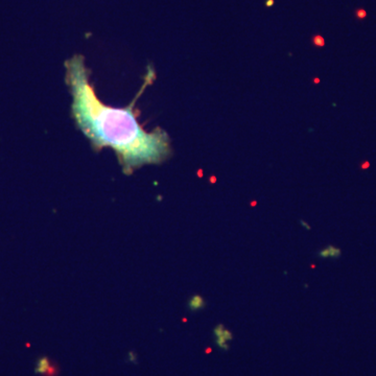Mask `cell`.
Wrapping results in <instances>:
<instances>
[{
    "instance_id": "cell-2",
    "label": "cell",
    "mask_w": 376,
    "mask_h": 376,
    "mask_svg": "<svg viewBox=\"0 0 376 376\" xmlns=\"http://www.w3.org/2000/svg\"><path fill=\"white\" fill-rule=\"evenodd\" d=\"M215 336L217 345L223 350H228L229 343L233 340L232 333L228 331V329L225 328L223 325H219L215 328Z\"/></svg>"
},
{
    "instance_id": "cell-8",
    "label": "cell",
    "mask_w": 376,
    "mask_h": 376,
    "mask_svg": "<svg viewBox=\"0 0 376 376\" xmlns=\"http://www.w3.org/2000/svg\"><path fill=\"white\" fill-rule=\"evenodd\" d=\"M267 7H272L274 5V0H268V2L266 3Z\"/></svg>"
},
{
    "instance_id": "cell-3",
    "label": "cell",
    "mask_w": 376,
    "mask_h": 376,
    "mask_svg": "<svg viewBox=\"0 0 376 376\" xmlns=\"http://www.w3.org/2000/svg\"><path fill=\"white\" fill-rule=\"evenodd\" d=\"M205 307V301L204 299L200 296V295H196L194 296L191 301H190V309L191 311H200L203 310V308Z\"/></svg>"
},
{
    "instance_id": "cell-6",
    "label": "cell",
    "mask_w": 376,
    "mask_h": 376,
    "mask_svg": "<svg viewBox=\"0 0 376 376\" xmlns=\"http://www.w3.org/2000/svg\"><path fill=\"white\" fill-rule=\"evenodd\" d=\"M314 42L316 45H324V40L321 37H315Z\"/></svg>"
},
{
    "instance_id": "cell-1",
    "label": "cell",
    "mask_w": 376,
    "mask_h": 376,
    "mask_svg": "<svg viewBox=\"0 0 376 376\" xmlns=\"http://www.w3.org/2000/svg\"><path fill=\"white\" fill-rule=\"evenodd\" d=\"M90 75L83 56L76 55L65 62V82L73 98L72 116L92 149L98 152L105 148L113 150L127 175L146 164L167 160L171 155L168 134L160 129L147 132L134 113L136 101L152 83L154 74L148 75L136 99L122 108L105 105L98 98Z\"/></svg>"
},
{
    "instance_id": "cell-4",
    "label": "cell",
    "mask_w": 376,
    "mask_h": 376,
    "mask_svg": "<svg viewBox=\"0 0 376 376\" xmlns=\"http://www.w3.org/2000/svg\"><path fill=\"white\" fill-rule=\"evenodd\" d=\"M51 366H52V364H51L50 360L47 359V358H43V359H41L39 361L38 367L36 369V372L45 376V374L47 373V371H49V369L51 368Z\"/></svg>"
},
{
    "instance_id": "cell-7",
    "label": "cell",
    "mask_w": 376,
    "mask_h": 376,
    "mask_svg": "<svg viewBox=\"0 0 376 376\" xmlns=\"http://www.w3.org/2000/svg\"><path fill=\"white\" fill-rule=\"evenodd\" d=\"M366 16V12L365 11H359L358 12V17H360V18H364Z\"/></svg>"
},
{
    "instance_id": "cell-5",
    "label": "cell",
    "mask_w": 376,
    "mask_h": 376,
    "mask_svg": "<svg viewBox=\"0 0 376 376\" xmlns=\"http://www.w3.org/2000/svg\"><path fill=\"white\" fill-rule=\"evenodd\" d=\"M340 254V251L336 248H334L333 246H329L328 248L322 250L321 252H319V256L321 258H329V257H336L337 255Z\"/></svg>"
}]
</instances>
